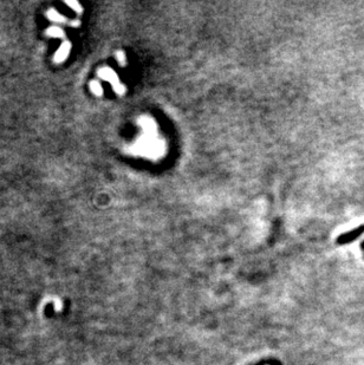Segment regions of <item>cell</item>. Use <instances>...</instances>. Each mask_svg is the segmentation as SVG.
I'll return each mask as SVG.
<instances>
[{"instance_id":"cell-2","label":"cell","mask_w":364,"mask_h":365,"mask_svg":"<svg viewBox=\"0 0 364 365\" xmlns=\"http://www.w3.org/2000/svg\"><path fill=\"white\" fill-rule=\"evenodd\" d=\"M69 51H70V44H69V43H65V44L63 45V48H60L59 51L57 52L56 58H55L56 61L63 60L68 56V53H69Z\"/></svg>"},{"instance_id":"cell-6","label":"cell","mask_w":364,"mask_h":365,"mask_svg":"<svg viewBox=\"0 0 364 365\" xmlns=\"http://www.w3.org/2000/svg\"><path fill=\"white\" fill-rule=\"evenodd\" d=\"M68 4H69L70 6H73L76 11H78V12H81V11H82V10H81V6H79V4L75 3V2H68Z\"/></svg>"},{"instance_id":"cell-1","label":"cell","mask_w":364,"mask_h":365,"mask_svg":"<svg viewBox=\"0 0 364 365\" xmlns=\"http://www.w3.org/2000/svg\"><path fill=\"white\" fill-rule=\"evenodd\" d=\"M362 232H364V226H361L359 228L355 229V230H351V232H349L347 234H343V236H342L340 239H338V243H341V244L349 243V241L356 239V238H357Z\"/></svg>"},{"instance_id":"cell-4","label":"cell","mask_w":364,"mask_h":365,"mask_svg":"<svg viewBox=\"0 0 364 365\" xmlns=\"http://www.w3.org/2000/svg\"><path fill=\"white\" fill-rule=\"evenodd\" d=\"M91 90L96 93V95H101V93H102V88H101V85L96 82L91 83Z\"/></svg>"},{"instance_id":"cell-3","label":"cell","mask_w":364,"mask_h":365,"mask_svg":"<svg viewBox=\"0 0 364 365\" xmlns=\"http://www.w3.org/2000/svg\"><path fill=\"white\" fill-rule=\"evenodd\" d=\"M48 16H49L50 18H51L52 20H55V21H65V20H64V18H63L62 16H59V14L57 13L56 11H53V10L50 11V12L48 13Z\"/></svg>"},{"instance_id":"cell-5","label":"cell","mask_w":364,"mask_h":365,"mask_svg":"<svg viewBox=\"0 0 364 365\" xmlns=\"http://www.w3.org/2000/svg\"><path fill=\"white\" fill-rule=\"evenodd\" d=\"M48 34H49V35H51V36H57V37H59V36H62V35H63V32L60 31V28H56V27H53V28H51V30H49V31H48Z\"/></svg>"},{"instance_id":"cell-7","label":"cell","mask_w":364,"mask_h":365,"mask_svg":"<svg viewBox=\"0 0 364 365\" xmlns=\"http://www.w3.org/2000/svg\"><path fill=\"white\" fill-rule=\"evenodd\" d=\"M363 247H364V243H363Z\"/></svg>"}]
</instances>
